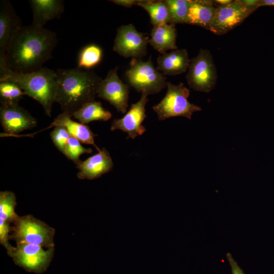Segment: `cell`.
Masks as SVG:
<instances>
[{
	"label": "cell",
	"instance_id": "obj_14",
	"mask_svg": "<svg viewBox=\"0 0 274 274\" xmlns=\"http://www.w3.org/2000/svg\"><path fill=\"white\" fill-rule=\"evenodd\" d=\"M22 21L9 1L0 2V59H4L11 43L22 27Z\"/></svg>",
	"mask_w": 274,
	"mask_h": 274
},
{
	"label": "cell",
	"instance_id": "obj_8",
	"mask_svg": "<svg viewBox=\"0 0 274 274\" xmlns=\"http://www.w3.org/2000/svg\"><path fill=\"white\" fill-rule=\"evenodd\" d=\"M8 255L14 263L28 272L41 273L45 272L51 262L54 247L44 250L41 246L27 244H16Z\"/></svg>",
	"mask_w": 274,
	"mask_h": 274
},
{
	"label": "cell",
	"instance_id": "obj_2",
	"mask_svg": "<svg viewBox=\"0 0 274 274\" xmlns=\"http://www.w3.org/2000/svg\"><path fill=\"white\" fill-rule=\"evenodd\" d=\"M57 86L55 102L63 112L71 117L86 102L94 100L102 80L92 71L78 66L73 68L58 69Z\"/></svg>",
	"mask_w": 274,
	"mask_h": 274
},
{
	"label": "cell",
	"instance_id": "obj_11",
	"mask_svg": "<svg viewBox=\"0 0 274 274\" xmlns=\"http://www.w3.org/2000/svg\"><path fill=\"white\" fill-rule=\"evenodd\" d=\"M118 67L110 70L102 79L97 96L108 101L119 112L124 114L128 107L129 87L119 78Z\"/></svg>",
	"mask_w": 274,
	"mask_h": 274
},
{
	"label": "cell",
	"instance_id": "obj_25",
	"mask_svg": "<svg viewBox=\"0 0 274 274\" xmlns=\"http://www.w3.org/2000/svg\"><path fill=\"white\" fill-rule=\"evenodd\" d=\"M24 95H26L24 92L16 83L10 81H0L1 105L18 104Z\"/></svg>",
	"mask_w": 274,
	"mask_h": 274
},
{
	"label": "cell",
	"instance_id": "obj_16",
	"mask_svg": "<svg viewBox=\"0 0 274 274\" xmlns=\"http://www.w3.org/2000/svg\"><path fill=\"white\" fill-rule=\"evenodd\" d=\"M190 60L186 49H177L160 54L156 68L164 76H176L188 70Z\"/></svg>",
	"mask_w": 274,
	"mask_h": 274
},
{
	"label": "cell",
	"instance_id": "obj_1",
	"mask_svg": "<svg viewBox=\"0 0 274 274\" xmlns=\"http://www.w3.org/2000/svg\"><path fill=\"white\" fill-rule=\"evenodd\" d=\"M57 44L56 33L32 23L23 26L15 36L0 67L22 73H31L43 67L52 58Z\"/></svg>",
	"mask_w": 274,
	"mask_h": 274
},
{
	"label": "cell",
	"instance_id": "obj_5",
	"mask_svg": "<svg viewBox=\"0 0 274 274\" xmlns=\"http://www.w3.org/2000/svg\"><path fill=\"white\" fill-rule=\"evenodd\" d=\"M167 91L164 97L152 108L160 121L174 117H184L191 119L193 113L200 111L201 108L190 102L188 98L190 91L183 83L178 85L167 83Z\"/></svg>",
	"mask_w": 274,
	"mask_h": 274
},
{
	"label": "cell",
	"instance_id": "obj_18",
	"mask_svg": "<svg viewBox=\"0 0 274 274\" xmlns=\"http://www.w3.org/2000/svg\"><path fill=\"white\" fill-rule=\"evenodd\" d=\"M52 127H64L71 136L76 138L82 143L93 145L98 152L100 151L94 143V137L97 135L91 131L88 126L73 120L67 113L63 112L58 115L45 129Z\"/></svg>",
	"mask_w": 274,
	"mask_h": 274
},
{
	"label": "cell",
	"instance_id": "obj_32",
	"mask_svg": "<svg viewBox=\"0 0 274 274\" xmlns=\"http://www.w3.org/2000/svg\"><path fill=\"white\" fill-rule=\"evenodd\" d=\"M239 1L246 8L253 12L259 7L260 0H239Z\"/></svg>",
	"mask_w": 274,
	"mask_h": 274
},
{
	"label": "cell",
	"instance_id": "obj_28",
	"mask_svg": "<svg viewBox=\"0 0 274 274\" xmlns=\"http://www.w3.org/2000/svg\"><path fill=\"white\" fill-rule=\"evenodd\" d=\"M70 136L67 130L62 127H55L50 133V138L54 145L63 154Z\"/></svg>",
	"mask_w": 274,
	"mask_h": 274
},
{
	"label": "cell",
	"instance_id": "obj_22",
	"mask_svg": "<svg viewBox=\"0 0 274 274\" xmlns=\"http://www.w3.org/2000/svg\"><path fill=\"white\" fill-rule=\"evenodd\" d=\"M138 6L148 12L153 26L170 23L169 9L165 0H140Z\"/></svg>",
	"mask_w": 274,
	"mask_h": 274
},
{
	"label": "cell",
	"instance_id": "obj_4",
	"mask_svg": "<svg viewBox=\"0 0 274 274\" xmlns=\"http://www.w3.org/2000/svg\"><path fill=\"white\" fill-rule=\"evenodd\" d=\"M125 75L130 86L141 94H156L167 86L166 77L155 67L151 56L146 61L131 58Z\"/></svg>",
	"mask_w": 274,
	"mask_h": 274
},
{
	"label": "cell",
	"instance_id": "obj_24",
	"mask_svg": "<svg viewBox=\"0 0 274 274\" xmlns=\"http://www.w3.org/2000/svg\"><path fill=\"white\" fill-rule=\"evenodd\" d=\"M16 206V197L13 192H0V219L9 224L14 223L19 216L15 212Z\"/></svg>",
	"mask_w": 274,
	"mask_h": 274
},
{
	"label": "cell",
	"instance_id": "obj_29",
	"mask_svg": "<svg viewBox=\"0 0 274 274\" xmlns=\"http://www.w3.org/2000/svg\"><path fill=\"white\" fill-rule=\"evenodd\" d=\"M11 230L12 227L10 226V224L0 219V243L5 248L8 255L12 252L14 248L9 242L10 238L9 233Z\"/></svg>",
	"mask_w": 274,
	"mask_h": 274
},
{
	"label": "cell",
	"instance_id": "obj_6",
	"mask_svg": "<svg viewBox=\"0 0 274 274\" xmlns=\"http://www.w3.org/2000/svg\"><path fill=\"white\" fill-rule=\"evenodd\" d=\"M13 224L10 238L16 244H34L48 248L54 247L55 229L32 215L18 216Z\"/></svg>",
	"mask_w": 274,
	"mask_h": 274
},
{
	"label": "cell",
	"instance_id": "obj_13",
	"mask_svg": "<svg viewBox=\"0 0 274 274\" xmlns=\"http://www.w3.org/2000/svg\"><path fill=\"white\" fill-rule=\"evenodd\" d=\"M146 94L142 93L139 101L131 105L123 117L113 120L111 130H121L127 133L128 138L132 139L146 132V129L142 123L147 117L145 107L149 100Z\"/></svg>",
	"mask_w": 274,
	"mask_h": 274
},
{
	"label": "cell",
	"instance_id": "obj_21",
	"mask_svg": "<svg viewBox=\"0 0 274 274\" xmlns=\"http://www.w3.org/2000/svg\"><path fill=\"white\" fill-rule=\"evenodd\" d=\"M72 116L85 125L94 121H107L111 118L112 114L102 106L100 102L94 100L84 104Z\"/></svg>",
	"mask_w": 274,
	"mask_h": 274
},
{
	"label": "cell",
	"instance_id": "obj_17",
	"mask_svg": "<svg viewBox=\"0 0 274 274\" xmlns=\"http://www.w3.org/2000/svg\"><path fill=\"white\" fill-rule=\"evenodd\" d=\"M32 12V24L44 27L50 20L59 18L64 11V2L62 0L29 1Z\"/></svg>",
	"mask_w": 274,
	"mask_h": 274
},
{
	"label": "cell",
	"instance_id": "obj_12",
	"mask_svg": "<svg viewBox=\"0 0 274 274\" xmlns=\"http://www.w3.org/2000/svg\"><path fill=\"white\" fill-rule=\"evenodd\" d=\"M0 119L5 131L1 136H10L37 125L36 119L18 104L1 105Z\"/></svg>",
	"mask_w": 274,
	"mask_h": 274
},
{
	"label": "cell",
	"instance_id": "obj_26",
	"mask_svg": "<svg viewBox=\"0 0 274 274\" xmlns=\"http://www.w3.org/2000/svg\"><path fill=\"white\" fill-rule=\"evenodd\" d=\"M170 17V23H185L190 6V0H165Z\"/></svg>",
	"mask_w": 274,
	"mask_h": 274
},
{
	"label": "cell",
	"instance_id": "obj_34",
	"mask_svg": "<svg viewBox=\"0 0 274 274\" xmlns=\"http://www.w3.org/2000/svg\"><path fill=\"white\" fill-rule=\"evenodd\" d=\"M274 6V0H260L259 7Z\"/></svg>",
	"mask_w": 274,
	"mask_h": 274
},
{
	"label": "cell",
	"instance_id": "obj_15",
	"mask_svg": "<svg viewBox=\"0 0 274 274\" xmlns=\"http://www.w3.org/2000/svg\"><path fill=\"white\" fill-rule=\"evenodd\" d=\"M76 164L79 169L78 178L80 179L88 180L100 177L111 171L114 166L109 152L104 148L86 160H79Z\"/></svg>",
	"mask_w": 274,
	"mask_h": 274
},
{
	"label": "cell",
	"instance_id": "obj_3",
	"mask_svg": "<svg viewBox=\"0 0 274 274\" xmlns=\"http://www.w3.org/2000/svg\"><path fill=\"white\" fill-rule=\"evenodd\" d=\"M1 81L16 83L26 95L37 100L43 107L46 114L51 117L57 91L56 71L43 67L33 72L22 73L14 72L6 67H0Z\"/></svg>",
	"mask_w": 274,
	"mask_h": 274
},
{
	"label": "cell",
	"instance_id": "obj_33",
	"mask_svg": "<svg viewBox=\"0 0 274 274\" xmlns=\"http://www.w3.org/2000/svg\"><path fill=\"white\" fill-rule=\"evenodd\" d=\"M215 5L218 6H225L231 3L233 1L232 0H215L213 1Z\"/></svg>",
	"mask_w": 274,
	"mask_h": 274
},
{
	"label": "cell",
	"instance_id": "obj_19",
	"mask_svg": "<svg viewBox=\"0 0 274 274\" xmlns=\"http://www.w3.org/2000/svg\"><path fill=\"white\" fill-rule=\"evenodd\" d=\"M216 7L213 1L190 0L185 23L198 26L209 30L215 15Z\"/></svg>",
	"mask_w": 274,
	"mask_h": 274
},
{
	"label": "cell",
	"instance_id": "obj_10",
	"mask_svg": "<svg viewBox=\"0 0 274 274\" xmlns=\"http://www.w3.org/2000/svg\"><path fill=\"white\" fill-rule=\"evenodd\" d=\"M252 13L239 0L216 6L209 30L217 35H224L240 25Z\"/></svg>",
	"mask_w": 274,
	"mask_h": 274
},
{
	"label": "cell",
	"instance_id": "obj_30",
	"mask_svg": "<svg viewBox=\"0 0 274 274\" xmlns=\"http://www.w3.org/2000/svg\"><path fill=\"white\" fill-rule=\"evenodd\" d=\"M226 258L231 267L232 274H245L230 253H227L226 254Z\"/></svg>",
	"mask_w": 274,
	"mask_h": 274
},
{
	"label": "cell",
	"instance_id": "obj_23",
	"mask_svg": "<svg viewBox=\"0 0 274 274\" xmlns=\"http://www.w3.org/2000/svg\"><path fill=\"white\" fill-rule=\"evenodd\" d=\"M102 57L101 48L94 44L84 47L80 52L78 58V67L88 70L97 65Z\"/></svg>",
	"mask_w": 274,
	"mask_h": 274
},
{
	"label": "cell",
	"instance_id": "obj_9",
	"mask_svg": "<svg viewBox=\"0 0 274 274\" xmlns=\"http://www.w3.org/2000/svg\"><path fill=\"white\" fill-rule=\"evenodd\" d=\"M149 39L132 24L122 25L117 29L113 50L125 58H141L147 54Z\"/></svg>",
	"mask_w": 274,
	"mask_h": 274
},
{
	"label": "cell",
	"instance_id": "obj_27",
	"mask_svg": "<svg viewBox=\"0 0 274 274\" xmlns=\"http://www.w3.org/2000/svg\"><path fill=\"white\" fill-rule=\"evenodd\" d=\"M92 152L91 148L84 147L78 139L71 136L67 141L64 155L76 164L80 160L79 157L82 154Z\"/></svg>",
	"mask_w": 274,
	"mask_h": 274
},
{
	"label": "cell",
	"instance_id": "obj_7",
	"mask_svg": "<svg viewBox=\"0 0 274 274\" xmlns=\"http://www.w3.org/2000/svg\"><path fill=\"white\" fill-rule=\"evenodd\" d=\"M186 78L190 87L195 91L209 92L214 88L217 70L209 50L200 49L191 59Z\"/></svg>",
	"mask_w": 274,
	"mask_h": 274
},
{
	"label": "cell",
	"instance_id": "obj_31",
	"mask_svg": "<svg viewBox=\"0 0 274 274\" xmlns=\"http://www.w3.org/2000/svg\"><path fill=\"white\" fill-rule=\"evenodd\" d=\"M140 0H111L110 1L116 5L126 8H131L133 6H138Z\"/></svg>",
	"mask_w": 274,
	"mask_h": 274
},
{
	"label": "cell",
	"instance_id": "obj_20",
	"mask_svg": "<svg viewBox=\"0 0 274 274\" xmlns=\"http://www.w3.org/2000/svg\"><path fill=\"white\" fill-rule=\"evenodd\" d=\"M176 24L166 23L154 26L151 30L149 43L160 54L167 51L177 49Z\"/></svg>",
	"mask_w": 274,
	"mask_h": 274
}]
</instances>
